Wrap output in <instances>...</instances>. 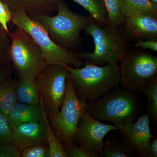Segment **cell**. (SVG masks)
Segmentation results:
<instances>
[{
  "mask_svg": "<svg viewBox=\"0 0 157 157\" xmlns=\"http://www.w3.org/2000/svg\"><path fill=\"white\" fill-rule=\"evenodd\" d=\"M21 151L14 144H7L0 147V157H20Z\"/></svg>",
  "mask_w": 157,
  "mask_h": 157,
  "instance_id": "83f0119b",
  "label": "cell"
},
{
  "mask_svg": "<svg viewBox=\"0 0 157 157\" xmlns=\"http://www.w3.org/2000/svg\"><path fill=\"white\" fill-rule=\"evenodd\" d=\"M17 79L11 76L6 78L0 84V111L7 115L17 101Z\"/></svg>",
  "mask_w": 157,
  "mask_h": 157,
  "instance_id": "ac0fdd59",
  "label": "cell"
},
{
  "mask_svg": "<svg viewBox=\"0 0 157 157\" xmlns=\"http://www.w3.org/2000/svg\"><path fill=\"white\" fill-rule=\"evenodd\" d=\"M149 119L147 113H142L135 123L129 122L124 125L116 126L129 157L134 155L143 157L145 147L155 137L151 133Z\"/></svg>",
  "mask_w": 157,
  "mask_h": 157,
  "instance_id": "8fae6325",
  "label": "cell"
},
{
  "mask_svg": "<svg viewBox=\"0 0 157 157\" xmlns=\"http://www.w3.org/2000/svg\"><path fill=\"white\" fill-rule=\"evenodd\" d=\"M11 13L22 12L31 18L38 15L51 16L57 11L55 0H1Z\"/></svg>",
  "mask_w": 157,
  "mask_h": 157,
  "instance_id": "5bb4252c",
  "label": "cell"
},
{
  "mask_svg": "<svg viewBox=\"0 0 157 157\" xmlns=\"http://www.w3.org/2000/svg\"><path fill=\"white\" fill-rule=\"evenodd\" d=\"M87 108L88 103L78 99L72 80L68 77L66 96L60 110L54 117L49 118L55 134L63 147L74 144L78 120Z\"/></svg>",
  "mask_w": 157,
  "mask_h": 157,
  "instance_id": "9c48e42d",
  "label": "cell"
},
{
  "mask_svg": "<svg viewBox=\"0 0 157 157\" xmlns=\"http://www.w3.org/2000/svg\"><path fill=\"white\" fill-rule=\"evenodd\" d=\"M6 116L13 131L21 124L43 120V109L40 103L30 105L17 101Z\"/></svg>",
  "mask_w": 157,
  "mask_h": 157,
  "instance_id": "9a60e30c",
  "label": "cell"
},
{
  "mask_svg": "<svg viewBox=\"0 0 157 157\" xmlns=\"http://www.w3.org/2000/svg\"><path fill=\"white\" fill-rule=\"evenodd\" d=\"M35 78L31 76L18 77L16 89L17 101L30 105L40 104V97L36 86Z\"/></svg>",
  "mask_w": 157,
  "mask_h": 157,
  "instance_id": "2e32d148",
  "label": "cell"
},
{
  "mask_svg": "<svg viewBox=\"0 0 157 157\" xmlns=\"http://www.w3.org/2000/svg\"><path fill=\"white\" fill-rule=\"evenodd\" d=\"M14 68L11 63H9L0 70V84L6 78L11 76Z\"/></svg>",
  "mask_w": 157,
  "mask_h": 157,
  "instance_id": "1f68e13d",
  "label": "cell"
},
{
  "mask_svg": "<svg viewBox=\"0 0 157 157\" xmlns=\"http://www.w3.org/2000/svg\"><path fill=\"white\" fill-rule=\"evenodd\" d=\"M13 143L21 150L32 145L47 143L45 121L24 123L12 131Z\"/></svg>",
  "mask_w": 157,
  "mask_h": 157,
  "instance_id": "7c38bea8",
  "label": "cell"
},
{
  "mask_svg": "<svg viewBox=\"0 0 157 157\" xmlns=\"http://www.w3.org/2000/svg\"><path fill=\"white\" fill-rule=\"evenodd\" d=\"M107 11V25L111 28L116 29L124 24V15L121 9L120 0H103Z\"/></svg>",
  "mask_w": 157,
  "mask_h": 157,
  "instance_id": "44dd1931",
  "label": "cell"
},
{
  "mask_svg": "<svg viewBox=\"0 0 157 157\" xmlns=\"http://www.w3.org/2000/svg\"><path fill=\"white\" fill-rule=\"evenodd\" d=\"M104 157H128L123 143L115 140H110L104 143L102 150L99 152Z\"/></svg>",
  "mask_w": 157,
  "mask_h": 157,
  "instance_id": "603a6c76",
  "label": "cell"
},
{
  "mask_svg": "<svg viewBox=\"0 0 157 157\" xmlns=\"http://www.w3.org/2000/svg\"><path fill=\"white\" fill-rule=\"evenodd\" d=\"M86 111L98 120L111 122L116 127L137 119L141 113V104L133 92L118 88L88 103Z\"/></svg>",
  "mask_w": 157,
  "mask_h": 157,
  "instance_id": "277c9868",
  "label": "cell"
},
{
  "mask_svg": "<svg viewBox=\"0 0 157 157\" xmlns=\"http://www.w3.org/2000/svg\"><path fill=\"white\" fill-rule=\"evenodd\" d=\"M124 31L130 41L157 39V18L144 15L125 17Z\"/></svg>",
  "mask_w": 157,
  "mask_h": 157,
  "instance_id": "4fadbf2b",
  "label": "cell"
},
{
  "mask_svg": "<svg viewBox=\"0 0 157 157\" xmlns=\"http://www.w3.org/2000/svg\"><path fill=\"white\" fill-rule=\"evenodd\" d=\"M40 103L43 109V118L46 125V140L49 147L50 157H67L63 146L56 136L48 121L43 104L40 100Z\"/></svg>",
  "mask_w": 157,
  "mask_h": 157,
  "instance_id": "ffe728a7",
  "label": "cell"
},
{
  "mask_svg": "<svg viewBox=\"0 0 157 157\" xmlns=\"http://www.w3.org/2000/svg\"><path fill=\"white\" fill-rule=\"evenodd\" d=\"M18 28L26 31L39 45L46 65L72 66L81 68L84 62L77 52L60 47L52 40L47 32L38 21L22 12L12 14L11 21Z\"/></svg>",
  "mask_w": 157,
  "mask_h": 157,
  "instance_id": "5b68a950",
  "label": "cell"
},
{
  "mask_svg": "<svg viewBox=\"0 0 157 157\" xmlns=\"http://www.w3.org/2000/svg\"><path fill=\"white\" fill-rule=\"evenodd\" d=\"M144 93L147 99V112L151 120L157 121V77L146 85Z\"/></svg>",
  "mask_w": 157,
  "mask_h": 157,
  "instance_id": "7402d4cb",
  "label": "cell"
},
{
  "mask_svg": "<svg viewBox=\"0 0 157 157\" xmlns=\"http://www.w3.org/2000/svg\"><path fill=\"white\" fill-rule=\"evenodd\" d=\"M12 142V130L6 115L0 111V147Z\"/></svg>",
  "mask_w": 157,
  "mask_h": 157,
  "instance_id": "484cf974",
  "label": "cell"
},
{
  "mask_svg": "<svg viewBox=\"0 0 157 157\" xmlns=\"http://www.w3.org/2000/svg\"><path fill=\"white\" fill-rule=\"evenodd\" d=\"M8 33V32H7V31L4 29L2 26V25L0 23V35H2V34L5 33Z\"/></svg>",
  "mask_w": 157,
  "mask_h": 157,
  "instance_id": "d6a6232c",
  "label": "cell"
},
{
  "mask_svg": "<svg viewBox=\"0 0 157 157\" xmlns=\"http://www.w3.org/2000/svg\"><path fill=\"white\" fill-rule=\"evenodd\" d=\"M116 29L107 25L101 26L93 20L85 26L83 30L86 36L93 38L95 45L93 52L78 53V56L93 64L107 63L117 66L123 57L128 49L130 40L124 30Z\"/></svg>",
  "mask_w": 157,
  "mask_h": 157,
  "instance_id": "3957f363",
  "label": "cell"
},
{
  "mask_svg": "<svg viewBox=\"0 0 157 157\" xmlns=\"http://www.w3.org/2000/svg\"><path fill=\"white\" fill-rule=\"evenodd\" d=\"M135 48H141L142 49H150L152 51H157V39L139 40L134 44Z\"/></svg>",
  "mask_w": 157,
  "mask_h": 157,
  "instance_id": "f546056e",
  "label": "cell"
},
{
  "mask_svg": "<svg viewBox=\"0 0 157 157\" xmlns=\"http://www.w3.org/2000/svg\"><path fill=\"white\" fill-rule=\"evenodd\" d=\"M10 36L9 57L18 77L36 78L46 65L39 45L26 31L17 27Z\"/></svg>",
  "mask_w": 157,
  "mask_h": 157,
  "instance_id": "52a82bcc",
  "label": "cell"
},
{
  "mask_svg": "<svg viewBox=\"0 0 157 157\" xmlns=\"http://www.w3.org/2000/svg\"><path fill=\"white\" fill-rule=\"evenodd\" d=\"M12 14L7 6L0 0V23L8 33H10L8 24L11 21Z\"/></svg>",
  "mask_w": 157,
  "mask_h": 157,
  "instance_id": "f1b7e54d",
  "label": "cell"
},
{
  "mask_svg": "<svg viewBox=\"0 0 157 157\" xmlns=\"http://www.w3.org/2000/svg\"><path fill=\"white\" fill-rule=\"evenodd\" d=\"M117 130L114 125L102 123L86 111L78 120L74 144L87 152L99 154L104 146V137L109 132Z\"/></svg>",
  "mask_w": 157,
  "mask_h": 157,
  "instance_id": "30bf717a",
  "label": "cell"
},
{
  "mask_svg": "<svg viewBox=\"0 0 157 157\" xmlns=\"http://www.w3.org/2000/svg\"><path fill=\"white\" fill-rule=\"evenodd\" d=\"M67 66L47 65L36 78L40 100L48 118L59 111L67 92V80L70 77Z\"/></svg>",
  "mask_w": 157,
  "mask_h": 157,
  "instance_id": "ba28073f",
  "label": "cell"
},
{
  "mask_svg": "<svg viewBox=\"0 0 157 157\" xmlns=\"http://www.w3.org/2000/svg\"><path fill=\"white\" fill-rule=\"evenodd\" d=\"M67 68L75 94L83 102L96 101L119 85L118 65L100 67L86 61L83 67Z\"/></svg>",
  "mask_w": 157,
  "mask_h": 157,
  "instance_id": "7a4b0ae2",
  "label": "cell"
},
{
  "mask_svg": "<svg viewBox=\"0 0 157 157\" xmlns=\"http://www.w3.org/2000/svg\"><path fill=\"white\" fill-rule=\"evenodd\" d=\"M58 14L38 15L35 19L44 28L52 40L61 48L75 52L82 42L80 33L85 26L94 20L90 15L73 12L63 0H55Z\"/></svg>",
  "mask_w": 157,
  "mask_h": 157,
  "instance_id": "6da1fadb",
  "label": "cell"
},
{
  "mask_svg": "<svg viewBox=\"0 0 157 157\" xmlns=\"http://www.w3.org/2000/svg\"><path fill=\"white\" fill-rule=\"evenodd\" d=\"M150 1L151 2H152L157 5V0H150Z\"/></svg>",
  "mask_w": 157,
  "mask_h": 157,
  "instance_id": "836d02e7",
  "label": "cell"
},
{
  "mask_svg": "<svg viewBox=\"0 0 157 157\" xmlns=\"http://www.w3.org/2000/svg\"><path fill=\"white\" fill-rule=\"evenodd\" d=\"M67 157H100L99 153H90L79 148L75 144L64 147Z\"/></svg>",
  "mask_w": 157,
  "mask_h": 157,
  "instance_id": "4316f807",
  "label": "cell"
},
{
  "mask_svg": "<svg viewBox=\"0 0 157 157\" xmlns=\"http://www.w3.org/2000/svg\"><path fill=\"white\" fill-rule=\"evenodd\" d=\"M157 157V137L151 138L144 149L143 157Z\"/></svg>",
  "mask_w": 157,
  "mask_h": 157,
  "instance_id": "4dcf8cb0",
  "label": "cell"
},
{
  "mask_svg": "<svg viewBox=\"0 0 157 157\" xmlns=\"http://www.w3.org/2000/svg\"><path fill=\"white\" fill-rule=\"evenodd\" d=\"M21 157H50L48 144H40L26 147L21 151Z\"/></svg>",
  "mask_w": 157,
  "mask_h": 157,
  "instance_id": "cb8c5ba5",
  "label": "cell"
},
{
  "mask_svg": "<svg viewBox=\"0 0 157 157\" xmlns=\"http://www.w3.org/2000/svg\"><path fill=\"white\" fill-rule=\"evenodd\" d=\"M86 10L101 26L107 24V11L103 0H73Z\"/></svg>",
  "mask_w": 157,
  "mask_h": 157,
  "instance_id": "d6986e66",
  "label": "cell"
},
{
  "mask_svg": "<svg viewBox=\"0 0 157 157\" xmlns=\"http://www.w3.org/2000/svg\"><path fill=\"white\" fill-rule=\"evenodd\" d=\"M120 5L125 17L144 15L157 18V5L150 0H120Z\"/></svg>",
  "mask_w": 157,
  "mask_h": 157,
  "instance_id": "e0dca14e",
  "label": "cell"
},
{
  "mask_svg": "<svg viewBox=\"0 0 157 157\" xmlns=\"http://www.w3.org/2000/svg\"><path fill=\"white\" fill-rule=\"evenodd\" d=\"M136 48L127 49L120 62L119 84L133 92L144 93L146 85L157 77V56Z\"/></svg>",
  "mask_w": 157,
  "mask_h": 157,
  "instance_id": "8992f818",
  "label": "cell"
},
{
  "mask_svg": "<svg viewBox=\"0 0 157 157\" xmlns=\"http://www.w3.org/2000/svg\"><path fill=\"white\" fill-rule=\"evenodd\" d=\"M10 43V33L0 35V70L11 63L9 53Z\"/></svg>",
  "mask_w": 157,
  "mask_h": 157,
  "instance_id": "d4e9b609",
  "label": "cell"
}]
</instances>
